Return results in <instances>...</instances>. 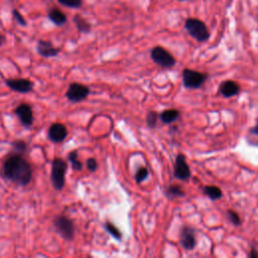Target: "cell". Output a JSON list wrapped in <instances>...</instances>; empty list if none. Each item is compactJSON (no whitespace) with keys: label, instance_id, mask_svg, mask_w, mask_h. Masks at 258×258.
Wrapping results in <instances>:
<instances>
[{"label":"cell","instance_id":"603a6c76","mask_svg":"<svg viewBox=\"0 0 258 258\" xmlns=\"http://www.w3.org/2000/svg\"><path fill=\"white\" fill-rule=\"evenodd\" d=\"M226 215H227V218L229 219V221L233 225H235V226L241 225V219H240V216H239V214L237 212H235L233 210H228Z\"/></svg>","mask_w":258,"mask_h":258},{"label":"cell","instance_id":"3957f363","mask_svg":"<svg viewBox=\"0 0 258 258\" xmlns=\"http://www.w3.org/2000/svg\"><path fill=\"white\" fill-rule=\"evenodd\" d=\"M150 58L154 64L164 69L173 68L177 64L175 57L167 50H165L160 46H156L153 49H151Z\"/></svg>","mask_w":258,"mask_h":258},{"label":"cell","instance_id":"4fadbf2b","mask_svg":"<svg viewBox=\"0 0 258 258\" xmlns=\"http://www.w3.org/2000/svg\"><path fill=\"white\" fill-rule=\"evenodd\" d=\"M15 115L19 118V120L25 127H29L32 125V122H33L32 110L27 104H21L18 107H16Z\"/></svg>","mask_w":258,"mask_h":258},{"label":"cell","instance_id":"cb8c5ba5","mask_svg":"<svg viewBox=\"0 0 258 258\" xmlns=\"http://www.w3.org/2000/svg\"><path fill=\"white\" fill-rule=\"evenodd\" d=\"M69 160L71 161L72 163V166L75 170H81L83 168V164L81 161H79L78 159V153L77 151H72L70 154H69Z\"/></svg>","mask_w":258,"mask_h":258},{"label":"cell","instance_id":"7402d4cb","mask_svg":"<svg viewBox=\"0 0 258 258\" xmlns=\"http://www.w3.org/2000/svg\"><path fill=\"white\" fill-rule=\"evenodd\" d=\"M157 119H158V115L156 112L154 111H149L146 115V123L147 126L150 129H154L157 125Z\"/></svg>","mask_w":258,"mask_h":258},{"label":"cell","instance_id":"2e32d148","mask_svg":"<svg viewBox=\"0 0 258 258\" xmlns=\"http://www.w3.org/2000/svg\"><path fill=\"white\" fill-rule=\"evenodd\" d=\"M181 116V112L177 109H167L160 113L159 118L164 124H171L176 122Z\"/></svg>","mask_w":258,"mask_h":258},{"label":"cell","instance_id":"52a82bcc","mask_svg":"<svg viewBox=\"0 0 258 258\" xmlns=\"http://www.w3.org/2000/svg\"><path fill=\"white\" fill-rule=\"evenodd\" d=\"M89 94H90V89L87 87V86L79 83H73L70 85L66 96L72 102H81L87 98Z\"/></svg>","mask_w":258,"mask_h":258},{"label":"cell","instance_id":"6da1fadb","mask_svg":"<svg viewBox=\"0 0 258 258\" xmlns=\"http://www.w3.org/2000/svg\"><path fill=\"white\" fill-rule=\"evenodd\" d=\"M3 174L11 182L20 186L30 183L32 171L30 164L18 154L8 157L3 164Z\"/></svg>","mask_w":258,"mask_h":258},{"label":"cell","instance_id":"30bf717a","mask_svg":"<svg viewBox=\"0 0 258 258\" xmlns=\"http://www.w3.org/2000/svg\"><path fill=\"white\" fill-rule=\"evenodd\" d=\"M6 84L10 89L18 93H28L32 90L33 84L26 79H9Z\"/></svg>","mask_w":258,"mask_h":258},{"label":"cell","instance_id":"5b68a950","mask_svg":"<svg viewBox=\"0 0 258 258\" xmlns=\"http://www.w3.org/2000/svg\"><path fill=\"white\" fill-rule=\"evenodd\" d=\"M68 164L62 158H56L52 167V182L54 188L61 191L65 186V176L67 173Z\"/></svg>","mask_w":258,"mask_h":258},{"label":"cell","instance_id":"4dcf8cb0","mask_svg":"<svg viewBox=\"0 0 258 258\" xmlns=\"http://www.w3.org/2000/svg\"><path fill=\"white\" fill-rule=\"evenodd\" d=\"M5 40H6V39H5V36H4L3 34H0V47L4 45Z\"/></svg>","mask_w":258,"mask_h":258},{"label":"cell","instance_id":"277c9868","mask_svg":"<svg viewBox=\"0 0 258 258\" xmlns=\"http://www.w3.org/2000/svg\"><path fill=\"white\" fill-rule=\"evenodd\" d=\"M208 75L199 71L185 69L183 71V85L187 89H199L206 83Z\"/></svg>","mask_w":258,"mask_h":258},{"label":"cell","instance_id":"8992f818","mask_svg":"<svg viewBox=\"0 0 258 258\" xmlns=\"http://www.w3.org/2000/svg\"><path fill=\"white\" fill-rule=\"evenodd\" d=\"M191 176L192 173L186 156L183 153H179L174 163V177L181 181H188Z\"/></svg>","mask_w":258,"mask_h":258},{"label":"cell","instance_id":"f546056e","mask_svg":"<svg viewBox=\"0 0 258 258\" xmlns=\"http://www.w3.org/2000/svg\"><path fill=\"white\" fill-rule=\"evenodd\" d=\"M248 257H250V258H258V252H257V250H256L255 248H252V249L250 250V252L248 253Z\"/></svg>","mask_w":258,"mask_h":258},{"label":"cell","instance_id":"ba28073f","mask_svg":"<svg viewBox=\"0 0 258 258\" xmlns=\"http://www.w3.org/2000/svg\"><path fill=\"white\" fill-rule=\"evenodd\" d=\"M180 244L187 251L193 250L197 246L196 230L190 226H184L180 234Z\"/></svg>","mask_w":258,"mask_h":258},{"label":"cell","instance_id":"7a4b0ae2","mask_svg":"<svg viewBox=\"0 0 258 258\" xmlns=\"http://www.w3.org/2000/svg\"><path fill=\"white\" fill-rule=\"evenodd\" d=\"M185 28L198 42H205L210 38V31L206 23L199 18H188L185 22Z\"/></svg>","mask_w":258,"mask_h":258},{"label":"cell","instance_id":"4316f807","mask_svg":"<svg viewBox=\"0 0 258 258\" xmlns=\"http://www.w3.org/2000/svg\"><path fill=\"white\" fill-rule=\"evenodd\" d=\"M12 145H13V147H14L17 151H20V152L24 151V150H25V148H26V144H25V142H24V141H21V140L14 141V142L12 143Z\"/></svg>","mask_w":258,"mask_h":258},{"label":"cell","instance_id":"e0dca14e","mask_svg":"<svg viewBox=\"0 0 258 258\" xmlns=\"http://www.w3.org/2000/svg\"><path fill=\"white\" fill-rule=\"evenodd\" d=\"M203 193L212 201L220 200L223 197V193L220 188L216 186H206L203 189Z\"/></svg>","mask_w":258,"mask_h":258},{"label":"cell","instance_id":"ffe728a7","mask_svg":"<svg viewBox=\"0 0 258 258\" xmlns=\"http://www.w3.org/2000/svg\"><path fill=\"white\" fill-rule=\"evenodd\" d=\"M105 229L107 230V232H108L112 237H114V238L117 239V240H121V238H122V233H121L120 230H119L116 226H114L112 223L106 222V223H105Z\"/></svg>","mask_w":258,"mask_h":258},{"label":"cell","instance_id":"9a60e30c","mask_svg":"<svg viewBox=\"0 0 258 258\" xmlns=\"http://www.w3.org/2000/svg\"><path fill=\"white\" fill-rule=\"evenodd\" d=\"M48 16L53 23H55L56 25H59V26L64 25L67 22V15L61 9H59L57 7L50 9Z\"/></svg>","mask_w":258,"mask_h":258},{"label":"cell","instance_id":"d4e9b609","mask_svg":"<svg viewBox=\"0 0 258 258\" xmlns=\"http://www.w3.org/2000/svg\"><path fill=\"white\" fill-rule=\"evenodd\" d=\"M58 1L67 7L70 8H80L83 4L82 0H58Z\"/></svg>","mask_w":258,"mask_h":258},{"label":"cell","instance_id":"8fae6325","mask_svg":"<svg viewBox=\"0 0 258 258\" xmlns=\"http://www.w3.org/2000/svg\"><path fill=\"white\" fill-rule=\"evenodd\" d=\"M219 91L225 98L237 96L240 93V85L232 80H226L220 84Z\"/></svg>","mask_w":258,"mask_h":258},{"label":"cell","instance_id":"1f68e13d","mask_svg":"<svg viewBox=\"0 0 258 258\" xmlns=\"http://www.w3.org/2000/svg\"><path fill=\"white\" fill-rule=\"evenodd\" d=\"M179 1H186V0H179Z\"/></svg>","mask_w":258,"mask_h":258},{"label":"cell","instance_id":"83f0119b","mask_svg":"<svg viewBox=\"0 0 258 258\" xmlns=\"http://www.w3.org/2000/svg\"><path fill=\"white\" fill-rule=\"evenodd\" d=\"M87 167L90 171H95L98 168V163L95 158H89L87 160Z\"/></svg>","mask_w":258,"mask_h":258},{"label":"cell","instance_id":"44dd1931","mask_svg":"<svg viewBox=\"0 0 258 258\" xmlns=\"http://www.w3.org/2000/svg\"><path fill=\"white\" fill-rule=\"evenodd\" d=\"M148 174H149V173H148V169H147L146 167H144V166L139 167L138 170L136 171L135 177H134L135 182H136L137 184H141L142 182H144V181L148 178Z\"/></svg>","mask_w":258,"mask_h":258},{"label":"cell","instance_id":"f1b7e54d","mask_svg":"<svg viewBox=\"0 0 258 258\" xmlns=\"http://www.w3.org/2000/svg\"><path fill=\"white\" fill-rule=\"evenodd\" d=\"M249 133H251V134H253V135H255V136H258V120H257L256 124H255L253 127L250 128Z\"/></svg>","mask_w":258,"mask_h":258},{"label":"cell","instance_id":"9c48e42d","mask_svg":"<svg viewBox=\"0 0 258 258\" xmlns=\"http://www.w3.org/2000/svg\"><path fill=\"white\" fill-rule=\"evenodd\" d=\"M55 226L59 233L65 238L66 240H72L75 233V228L72 220L65 216H59L55 220Z\"/></svg>","mask_w":258,"mask_h":258},{"label":"cell","instance_id":"d6986e66","mask_svg":"<svg viewBox=\"0 0 258 258\" xmlns=\"http://www.w3.org/2000/svg\"><path fill=\"white\" fill-rule=\"evenodd\" d=\"M74 22L78 28V30L80 32L83 33H88L91 30V24L86 20L84 17H82L81 15H75L74 16Z\"/></svg>","mask_w":258,"mask_h":258},{"label":"cell","instance_id":"ac0fdd59","mask_svg":"<svg viewBox=\"0 0 258 258\" xmlns=\"http://www.w3.org/2000/svg\"><path fill=\"white\" fill-rule=\"evenodd\" d=\"M185 195H186L185 191L179 185H170L165 191V196L169 200H175V199H178V198H182V197H185Z\"/></svg>","mask_w":258,"mask_h":258},{"label":"cell","instance_id":"5bb4252c","mask_svg":"<svg viewBox=\"0 0 258 258\" xmlns=\"http://www.w3.org/2000/svg\"><path fill=\"white\" fill-rule=\"evenodd\" d=\"M60 49L55 48L51 41L48 40H39L37 42V52L40 56L45 58L56 57L60 53Z\"/></svg>","mask_w":258,"mask_h":258},{"label":"cell","instance_id":"7c38bea8","mask_svg":"<svg viewBox=\"0 0 258 258\" xmlns=\"http://www.w3.org/2000/svg\"><path fill=\"white\" fill-rule=\"evenodd\" d=\"M68 135V130L64 124L55 123L49 129V138L53 142H62L66 139Z\"/></svg>","mask_w":258,"mask_h":258},{"label":"cell","instance_id":"484cf974","mask_svg":"<svg viewBox=\"0 0 258 258\" xmlns=\"http://www.w3.org/2000/svg\"><path fill=\"white\" fill-rule=\"evenodd\" d=\"M12 14H13V16H14V18H15V20H16V22H17L18 24H20V25H26V21H25L24 17L20 14V12H19L17 9H13Z\"/></svg>","mask_w":258,"mask_h":258}]
</instances>
